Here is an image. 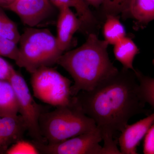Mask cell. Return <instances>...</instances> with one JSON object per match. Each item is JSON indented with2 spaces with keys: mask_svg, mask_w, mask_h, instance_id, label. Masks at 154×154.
I'll return each mask as SVG.
<instances>
[{
  "mask_svg": "<svg viewBox=\"0 0 154 154\" xmlns=\"http://www.w3.org/2000/svg\"><path fill=\"white\" fill-rule=\"evenodd\" d=\"M134 72L122 68L93 90L73 96V103L100 131L104 141L102 154H121L114 136L133 116L147 112Z\"/></svg>",
  "mask_w": 154,
  "mask_h": 154,
  "instance_id": "obj_1",
  "label": "cell"
},
{
  "mask_svg": "<svg viewBox=\"0 0 154 154\" xmlns=\"http://www.w3.org/2000/svg\"><path fill=\"white\" fill-rule=\"evenodd\" d=\"M15 0H0V6L5 8L13 3Z\"/></svg>",
  "mask_w": 154,
  "mask_h": 154,
  "instance_id": "obj_26",
  "label": "cell"
},
{
  "mask_svg": "<svg viewBox=\"0 0 154 154\" xmlns=\"http://www.w3.org/2000/svg\"><path fill=\"white\" fill-rule=\"evenodd\" d=\"M40 134L49 144L61 142L97 128L95 122L72 102L43 112L39 119Z\"/></svg>",
  "mask_w": 154,
  "mask_h": 154,
  "instance_id": "obj_3",
  "label": "cell"
},
{
  "mask_svg": "<svg viewBox=\"0 0 154 154\" xmlns=\"http://www.w3.org/2000/svg\"><path fill=\"white\" fill-rule=\"evenodd\" d=\"M27 128L20 115L2 117L0 120V154H5L12 145L23 139Z\"/></svg>",
  "mask_w": 154,
  "mask_h": 154,
  "instance_id": "obj_11",
  "label": "cell"
},
{
  "mask_svg": "<svg viewBox=\"0 0 154 154\" xmlns=\"http://www.w3.org/2000/svg\"><path fill=\"white\" fill-rule=\"evenodd\" d=\"M19 106L14 88L8 81L0 80V117L15 116Z\"/></svg>",
  "mask_w": 154,
  "mask_h": 154,
  "instance_id": "obj_14",
  "label": "cell"
},
{
  "mask_svg": "<svg viewBox=\"0 0 154 154\" xmlns=\"http://www.w3.org/2000/svg\"><path fill=\"white\" fill-rule=\"evenodd\" d=\"M49 1L58 9L64 6L73 8V5L71 0H49Z\"/></svg>",
  "mask_w": 154,
  "mask_h": 154,
  "instance_id": "obj_24",
  "label": "cell"
},
{
  "mask_svg": "<svg viewBox=\"0 0 154 154\" xmlns=\"http://www.w3.org/2000/svg\"><path fill=\"white\" fill-rule=\"evenodd\" d=\"M7 154H40L33 142L22 139L12 145L6 152Z\"/></svg>",
  "mask_w": 154,
  "mask_h": 154,
  "instance_id": "obj_20",
  "label": "cell"
},
{
  "mask_svg": "<svg viewBox=\"0 0 154 154\" xmlns=\"http://www.w3.org/2000/svg\"><path fill=\"white\" fill-rule=\"evenodd\" d=\"M2 8L0 6V35L18 44L21 37L18 27L7 16Z\"/></svg>",
  "mask_w": 154,
  "mask_h": 154,
  "instance_id": "obj_18",
  "label": "cell"
},
{
  "mask_svg": "<svg viewBox=\"0 0 154 154\" xmlns=\"http://www.w3.org/2000/svg\"><path fill=\"white\" fill-rule=\"evenodd\" d=\"M105 18L102 31L104 40L108 44L113 45L126 36V30L119 17L109 15Z\"/></svg>",
  "mask_w": 154,
  "mask_h": 154,
  "instance_id": "obj_15",
  "label": "cell"
},
{
  "mask_svg": "<svg viewBox=\"0 0 154 154\" xmlns=\"http://www.w3.org/2000/svg\"><path fill=\"white\" fill-rule=\"evenodd\" d=\"M17 44L8 38L0 35V56L17 60L19 54Z\"/></svg>",
  "mask_w": 154,
  "mask_h": 154,
  "instance_id": "obj_21",
  "label": "cell"
},
{
  "mask_svg": "<svg viewBox=\"0 0 154 154\" xmlns=\"http://www.w3.org/2000/svg\"><path fill=\"white\" fill-rule=\"evenodd\" d=\"M88 5H91L95 8L102 6L103 0H85Z\"/></svg>",
  "mask_w": 154,
  "mask_h": 154,
  "instance_id": "obj_25",
  "label": "cell"
},
{
  "mask_svg": "<svg viewBox=\"0 0 154 154\" xmlns=\"http://www.w3.org/2000/svg\"><path fill=\"white\" fill-rule=\"evenodd\" d=\"M124 18L132 19L136 30L144 28L154 20V0H131Z\"/></svg>",
  "mask_w": 154,
  "mask_h": 154,
  "instance_id": "obj_12",
  "label": "cell"
},
{
  "mask_svg": "<svg viewBox=\"0 0 154 154\" xmlns=\"http://www.w3.org/2000/svg\"><path fill=\"white\" fill-rule=\"evenodd\" d=\"M108 45L105 40L99 39L96 33L91 32L81 46L61 55L57 64L65 69L74 80L72 96L81 91L93 90L118 72L110 60Z\"/></svg>",
  "mask_w": 154,
  "mask_h": 154,
  "instance_id": "obj_2",
  "label": "cell"
},
{
  "mask_svg": "<svg viewBox=\"0 0 154 154\" xmlns=\"http://www.w3.org/2000/svg\"><path fill=\"white\" fill-rule=\"evenodd\" d=\"M143 152L145 154H154V122L144 137Z\"/></svg>",
  "mask_w": 154,
  "mask_h": 154,
  "instance_id": "obj_22",
  "label": "cell"
},
{
  "mask_svg": "<svg viewBox=\"0 0 154 154\" xmlns=\"http://www.w3.org/2000/svg\"><path fill=\"white\" fill-rule=\"evenodd\" d=\"M76 14L81 22V30H91L98 23L95 15L92 13L85 0H71Z\"/></svg>",
  "mask_w": 154,
  "mask_h": 154,
  "instance_id": "obj_16",
  "label": "cell"
},
{
  "mask_svg": "<svg viewBox=\"0 0 154 154\" xmlns=\"http://www.w3.org/2000/svg\"><path fill=\"white\" fill-rule=\"evenodd\" d=\"M131 0H103L102 11L105 17L109 15L124 18Z\"/></svg>",
  "mask_w": 154,
  "mask_h": 154,
  "instance_id": "obj_19",
  "label": "cell"
},
{
  "mask_svg": "<svg viewBox=\"0 0 154 154\" xmlns=\"http://www.w3.org/2000/svg\"><path fill=\"white\" fill-rule=\"evenodd\" d=\"M33 95L56 107L72 105V82L51 66L42 67L31 74Z\"/></svg>",
  "mask_w": 154,
  "mask_h": 154,
  "instance_id": "obj_5",
  "label": "cell"
},
{
  "mask_svg": "<svg viewBox=\"0 0 154 154\" xmlns=\"http://www.w3.org/2000/svg\"><path fill=\"white\" fill-rule=\"evenodd\" d=\"M154 122V112L146 118L125 127L118 138L121 154H137L141 141Z\"/></svg>",
  "mask_w": 154,
  "mask_h": 154,
  "instance_id": "obj_9",
  "label": "cell"
},
{
  "mask_svg": "<svg viewBox=\"0 0 154 154\" xmlns=\"http://www.w3.org/2000/svg\"><path fill=\"white\" fill-rule=\"evenodd\" d=\"M139 52L137 45L131 38L125 36L113 45V53L123 68L135 71L134 61Z\"/></svg>",
  "mask_w": 154,
  "mask_h": 154,
  "instance_id": "obj_13",
  "label": "cell"
},
{
  "mask_svg": "<svg viewBox=\"0 0 154 154\" xmlns=\"http://www.w3.org/2000/svg\"><path fill=\"white\" fill-rule=\"evenodd\" d=\"M134 72L139 85L142 98L154 108V78L144 75L137 69Z\"/></svg>",
  "mask_w": 154,
  "mask_h": 154,
  "instance_id": "obj_17",
  "label": "cell"
},
{
  "mask_svg": "<svg viewBox=\"0 0 154 154\" xmlns=\"http://www.w3.org/2000/svg\"><path fill=\"white\" fill-rule=\"evenodd\" d=\"M16 64L30 74L42 67L52 66L63 53L56 36L45 28L28 27L21 35Z\"/></svg>",
  "mask_w": 154,
  "mask_h": 154,
  "instance_id": "obj_4",
  "label": "cell"
},
{
  "mask_svg": "<svg viewBox=\"0 0 154 154\" xmlns=\"http://www.w3.org/2000/svg\"><path fill=\"white\" fill-rule=\"evenodd\" d=\"M153 63H154V59L153 60Z\"/></svg>",
  "mask_w": 154,
  "mask_h": 154,
  "instance_id": "obj_27",
  "label": "cell"
},
{
  "mask_svg": "<svg viewBox=\"0 0 154 154\" xmlns=\"http://www.w3.org/2000/svg\"><path fill=\"white\" fill-rule=\"evenodd\" d=\"M5 8L17 14L22 23L30 28L43 26L54 11L49 0H15Z\"/></svg>",
  "mask_w": 154,
  "mask_h": 154,
  "instance_id": "obj_8",
  "label": "cell"
},
{
  "mask_svg": "<svg viewBox=\"0 0 154 154\" xmlns=\"http://www.w3.org/2000/svg\"><path fill=\"white\" fill-rule=\"evenodd\" d=\"M14 88L19 106V113L27 128V131L33 140L45 143L40 134L39 119L44 108L33 99L26 81L14 69L9 80Z\"/></svg>",
  "mask_w": 154,
  "mask_h": 154,
  "instance_id": "obj_6",
  "label": "cell"
},
{
  "mask_svg": "<svg viewBox=\"0 0 154 154\" xmlns=\"http://www.w3.org/2000/svg\"><path fill=\"white\" fill-rule=\"evenodd\" d=\"M1 118H2V117H0V120H1Z\"/></svg>",
  "mask_w": 154,
  "mask_h": 154,
  "instance_id": "obj_28",
  "label": "cell"
},
{
  "mask_svg": "<svg viewBox=\"0 0 154 154\" xmlns=\"http://www.w3.org/2000/svg\"><path fill=\"white\" fill-rule=\"evenodd\" d=\"M59 10L57 21V36L60 48L65 52L70 46L74 35L81 29L79 19L71 8L68 6Z\"/></svg>",
  "mask_w": 154,
  "mask_h": 154,
  "instance_id": "obj_10",
  "label": "cell"
},
{
  "mask_svg": "<svg viewBox=\"0 0 154 154\" xmlns=\"http://www.w3.org/2000/svg\"><path fill=\"white\" fill-rule=\"evenodd\" d=\"M14 68L0 56V80L8 81Z\"/></svg>",
  "mask_w": 154,
  "mask_h": 154,
  "instance_id": "obj_23",
  "label": "cell"
},
{
  "mask_svg": "<svg viewBox=\"0 0 154 154\" xmlns=\"http://www.w3.org/2000/svg\"><path fill=\"white\" fill-rule=\"evenodd\" d=\"M102 135L98 128L59 143L49 144L33 140L41 154H102Z\"/></svg>",
  "mask_w": 154,
  "mask_h": 154,
  "instance_id": "obj_7",
  "label": "cell"
}]
</instances>
